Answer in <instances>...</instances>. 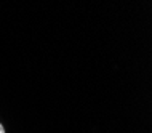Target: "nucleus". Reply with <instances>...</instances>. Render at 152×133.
Returning a JSON list of instances; mask_svg holds the SVG:
<instances>
[{
	"instance_id": "nucleus-1",
	"label": "nucleus",
	"mask_w": 152,
	"mask_h": 133,
	"mask_svg": "<svg viewBox=\"0 0 152 133\" xmlns=\"http://www.w3.org/2000/svg\"><path fill=\"white\" fill-rule=\"evenodd\" d=\"M0 133H5V127H3L2 123H0Z\"/></svg>"
}]
</instances>
